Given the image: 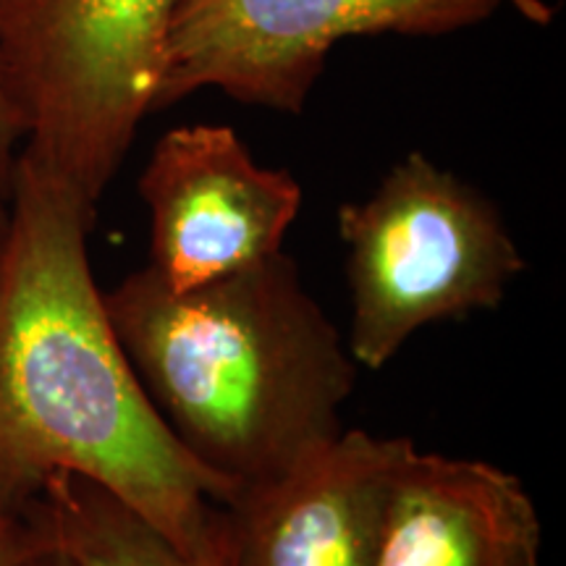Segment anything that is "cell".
Listing matches in <instances>:
<instances>
[{"mask_svg":"<svg viewBox=\"0 0 566 566\" xmlns=\"http://www.w3.org/2000/svg\"><path fill=\"white\" fill-rule=\"evenodd\" d=\"M0 252V509L21 512L61 472L124 501L184 556L216 564L218 506L233 491L202 470L113 331L90 268L97 218L80 189L19 153Z\"/></svg>","mask_w":566,"mask_h":566,"instance_id":"cell-1","label":"cell"},{"mask_svg":"<svg viewBox=\"0 0 566 566\" xmlns=\"http://www.w3.org/2000/svg\"><path fill=\"white\" fill-rule=\"evenodd\" d=\"M103 300L155 412L233 495L344 430L359 365L289 254L181 294L145 265Z\"/></svg>","mask_w":566,"mask_h":566,"instance_id":"cell-2","label":"cell"},{"mask_svg":"<svg viewBox=\"0 0 566 566\" xmlns=\"http://www.w3.org/2000/svg\"><path fill=\"white\" fill-rule=\"evenodd\" d=\"M354 363L380 370L424 325L495 310L525 254L491 197L422 153L338 208Z\"/></svg>","mask_w":566,"mask_h":566,"instance_id":"cell-3","label":"cell"},{"mask_svg":"<svg viewBox=\"0 0 566 566\" xmlns=\"http://www.w3.org/2000/svg\"><path fill=\"white\" fill-rule=\"evenodd\" d=\"M179 0H0V55L27 118L19 153L101 202L153 113Z\"/></svg>","mask_w":566,"mask_h":566,"instance_id":"cell-4","label":"cell"},{"mask_svg":"<svg viewBox=\"0 0 566 566\" xmlns=\"http://www.w3.org/2000/svg\"><path fill=\"white\" fill-rule=\"evenodd\" d=\"M506 6L537 27L556 17L546 0H179L163 40L153 113L212 87L296 116L342 40L441 38Z\"/></svg>","mask_w":566,"mask_h":566,"instance_id":"cell-5","label":"cell"},{"mask_svg":"<svg viewBox=\"0 0 566 566\" xmlns=\"http://www.w3.org/2000/svg\"><path fill=\"white\" fill-rule=\"evenodd\" d=\"M137 189L150 212L147 268L176 294L283 252L302 210L300 181L260 166L226 124L163 134Z\"/></svg>","mask_w":566,"mask_h":566,"instance_id":"cell-6","label":"cell"},{"mask_svg":"<svg viewBox=\"0 0 566 566\" xmlns=\"http://www.w3.org/2000/svg\"><path fill=\"white\" fill-rule=\"evenodd\" d=\"M412 438L342 430L286 475L218 506L221 566H373Z\"/></svg>","mask_w":566,"mask_h":566,"instance_id":"cell-7","label":"cell"},{"mask_svg":"<svg viewBox=\"0 0 566 566\" xmlns=\"http://www.w3.org/2000/svg\"><path fill=\"white\" fill-rule=\"evenodd\" d=\"M525 483L483 459L412 449L396 470L373 566H541Z\"/></svg>","mask_w":566,"mask_h":566,"instance_id":"cell-8","label":"cell"},{"mask_svg":"<svg viewBox=\"0 0 566 566\" xmlns=\"http://www.w3.org/2000/svg\"><path fill=\"white\" fill-rule=\"evenodd\" d=\"M27 509L80 566H221L184 556L124 501L90 480L53 475Z\"/></svg>","mask_w":566,"mask_h":566,"instance_id":"cell-9","label":"cell"},{"mask_svg":"<svg viewBox=\"0 0 566 566\" xmlns=\"http://www.w3.org/2000/svg\"><path fill=\"white\" fill-rule=\"evenodd\" d=\"M51 543L30 509L6 512L0 509V566H30L34 556Z\"/></svg>","mask_w":566,"mask_h":566,"instance_id":"cell-10","label":"cell"},{"mask_svg":"<svg viewBox=\"0 0 566 566\" xmlns=\"http://www.w3.org/2000/svg\"><path fill=\"white\" fill-rule=\"evenodd\" d=\"M27 139V118L13 95L9 71H6L3 55H0V179L11 187L13 160Z\"/></svg>","mask_w":566,"mask_h":566,"instance_id":"cell-11","label":"cell"},{"mask_svg":"<svg viewBox=\"0 0 566 566\" xmlns=\"http://www.w3.org/2000/svg\"><path fill=\"white\" fill-rule=\"evenodd\" d=\"M30 566H80V564H76L74 558H69L63 551L55 548L53 543H48V546L32 558Z\"/></svg>","mask_w":566,"mask_h":566,"instance_id":"cell-12","label":"cell"},{"mask_svg":"<svg viewBox=\"0 0 566 566\" xmlns=\"http://www.w3.org/2000/svg\"><path fill=\"white\" fill-rule=\"evenodd\" d=\"M11 187L0 179V252H3L6 244V233H9V218H11Z\"/></svg>","mask_w":566,"mask_h":566,"instance_id":"cell-13","label":"cell"}]
</instances>
